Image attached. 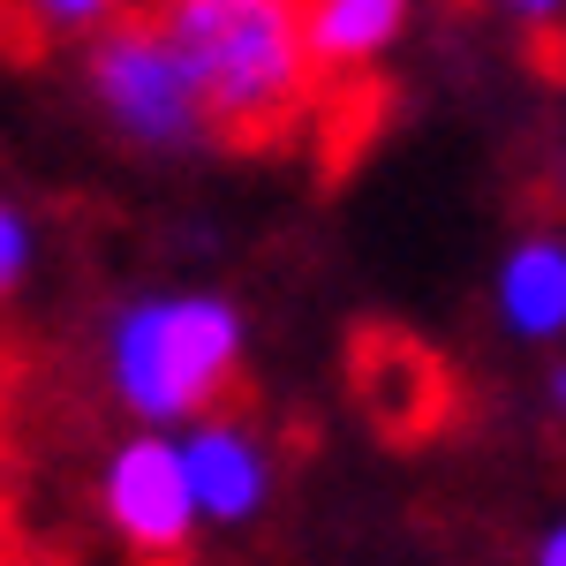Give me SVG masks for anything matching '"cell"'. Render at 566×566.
<instances>
[{
  "instance_id": "cell-6",
  "label": "cell",
  "mask_w": 566,
  "mask_h": 566,
  "mask_svg": "<svg viewBox=\"0 0 566 566\" xmlns=\"http://www.w3.org/2000/svg\"><path fill=\"white\" fill-rule=\"evenodd\" d=\"M491 303L506 317V333H522V340H559L566 333V234H522L506 264H499V280H491Z\"/></svg>"
},
{
  "instance_id": "cell-8",
  "label": "cell",
  "mask_w": 566,
  "mask_h": 566,
  "mask_svg": "<svg viewBox=\"0 0 566 566\" xmlns=\"http://www.w3.org/2000/svg\"><path fill=\"white\" fill-rule=\"evenodd\" d=\"M39 272V219L0 189V303H15Z\"/></svg>"
},
{
  "instance_id": "cell-9",
  "label": "cell",
  "mask_w": 566,
  "mask_h": 566,
  "mask_svg": "<svg viewBox=\"0 0 566 566\" xmlns=\"http://www.w3.org/2000/svg\"><path fill=\"white\" fill-rule=\"evenodd\" d=\"M31 15H39L53 39H91V31H106V23H114V8H106V0H39Z\"/></svg>"
},
{
  "instance_id": "cell-11",
  "label": "cell",
  "mask_w": 566,
  "mask_h": 566,
  "mask_svg": "<svg viewBox=\"0 0 566 566\" xmlns=\"http://www.w3.org/2000/svg\"><path fill=\"white\" fill-rule=\"evenodd\" d=\"M544 400H552V416L566 423V363H552V378H544Z\"/></svg>"
},
{
  "instance_id": "cell-3",
  "label": "cell",
  "mask_w": 566,
  "mask_h": 566,
  "mask_svg": "<svg viewBox=\"0 0 566 566\" xmlns=\"http://www.w3.org/2000/svg\"><path fill=\"white\" fill-rule=\"evenodd\" d=\"M76 76H84V98L106 122V136L144 159H189L212 144L197 84L181 69L175 39L159 31V15H114L106 31H91Z\"/></svg>"
},
{
  "instance_id": "cell-2",
  "label": "cell",
  "mask_w": 566,
  "mask_h": 566,
  "mask_svg": "<svg viewBox=\"0 0 566 566\" xmlns=\"http://www.w3.org/2000/svg\"><path fill=\"white\" fill-rule=\"evenodd\" d=\"M212 136H280L310 98V53L280 0H175L159 15Z\"/></svg>"
},
{
  "instance_id": "cell-7",
  "label": "cell",
  "mask_w": 566,
  "mask_h": 566,
  "mask_svg": "<svg viewBox=\"0 0 566 566\" xmlns=\"http://www.w3.org/2000/svg\"><path fill=\"white\" fill-rule=\"evenodd\" d=\"M295 31H303L310 69H363L408 31V8L400 0H317V8H295Z\"/></svg>"
},
{
  "instance_id": "cell-1",
  "label": "cell",
  "mask_w": 566,
  "mask_h": 566,
  "mask_svg": "<svg viewBox=\"0 0 566 566\" xmlns=\"http://www.w3.org/2000/svg\"><path fill=\"white\" fill-rule=\"evenodd\" d=\"M242 363H250V310L219 287H144L98 325V370L114 408L159 438L219 416Z\"/></svg>"
},
{
  "instance_id": "cell-10",
  "label": "cell",
  "mask_w": 566,
  "mask_h": 566,
  "mask_svg": "<svg viewBox=\"0 0 566 566\" xmlns=\"http://www.w3.org/2000/svg\"><path fill=\"white\" fill-rule=\"evenodd\" d=\"M536 566H566V522H552L536 536Z\"/></svg>"
},
{
  "instance_id": "cell-4",
  "label": "cell",
  "mask_w": 566,
  "mask_h": 566,
  "mask_svg": "<svg viewBox=\"0 0 566 566\" xmlns=\"http://www.w3.org/2000/svg\"><path fill=\"white\" fill-rule=\"evenodd\" d=\"M98 514L136 559H181L197 544V506H189V476H181L175 438H159V431L122 438L98 461Z\"/></svg>"
},
{
  "instance_id": "cell-5",
  "label": "cell",
  "mask_w": 566,
  "mask_h": 566,
  "mask_svg": "<svg viewBox=\"0 0 566 566\" xmlns=\"http://www.w3.org/2000/svg\"><path fill=\"white\" fill-rule=\"evenodd\" d=\"M175 453H181V476H189V506H197V528H250L272 506V446H264L258 423L242 416H205L175 431Z\"/></svg>"
}]
</instances>
